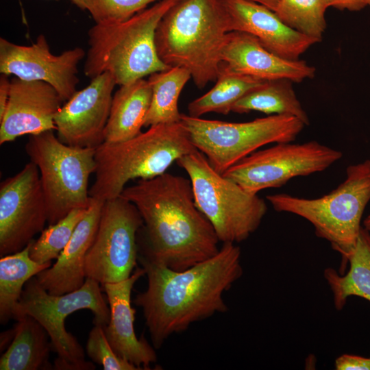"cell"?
<instances>
[{"instance_id":"cell-34","label":"cell","mask_w":370,"mask_h":370,"mask_svg":"<svg viewBox=\"0 0 370 370\" xmlns=\"http://www.w3.org/2000/svg\"><path fill=\"white\" fill-rule=\"evenodd\" d=\"M11 79L8 75L1 73L0 76V120L2 119L8 103Z\"/></svg>"},{"instance_id":"cell-16","label":"cell","mask_w":370,"mask_h":370,"mask_svg":"<svg viewBox=\"0 0 370 370\" xmlns=\"http://www.w3.org/2000/svg\"><path fill=\"white\" fill-rule=\"evenodd\" d=\"M64 102L47 82L13 77L6 110L0 120V145L24 135L56 130L54 118Z\"/></svg>"},{"instance_id":"cell-14","label":"cell","mask_w":370,"mask_h":370,"mask_svg":"<svg viewBox=\"0 0 370 370\" xmlns=\"http://www.w3.org/2000/svg\"><path fill=\"white\" fill-rule=\"evenodd\" d=\"M86 54L82 47H76L54 55L43 34L30 45H17L1 37L0 73L47 82L65 102L77 91L78 64Z\"/></svg>"},{"instance_id":"cell-33","label":"cell","mask_w":370,"mask_h":370,"mask_svg":"<svg viewBox=\"0 0 370 370\" xmlns=\"http://www.w3.org/2000/svg\"><path fill=\"white\" fill-rule=\"evenodd\" d=\"M328 7L349 11H360L367 5L366 0H325Z\"/></svg>"},{"instance_id":"cell-4","label":"cell","mask_w":370,"mask_h":370,"mask_svg":"<svg viewBox=\"0 0 370 370\" xmlns=\"http://www.w3.org/2000/svg\"><path fill=\"white\" fill-rule=\"evenodd\" d=\"M195 150L181 121L151 125L125 141L103 143L96 148L95 179L90 197L101 201L116 198L130 180L159 176Z\"/></svg>"},{"instance_id":"cell-30","label":"cell","mask_w":370,"mask_h":370,"mask_svg":"<svg viewBox=\"0 0 370 370\" xmlns=\"http://www.w3.org/2000/svg\"><path fill=\"white\" fill-rule=\"evenodd\" d=\"M160 0H71L82 10L89 12L95 24L119 23L128 20Z\"/></svg>"},{"instance_id":"cell-11","label":"cell","mask_w":370,"mask_h":370,"mask_svg":"<svg viewBox=\"0 0 370 370\" xmlns=\"http://www.w3.org/2000/svg\"><path fill=\"white\" fill-rule=\"evenodd\" d=\"M342 153L317 141L276 145L256 151L227 169L223 175L245 191L258 194L278 188L298 176L321 172L340 160Z\"/></svg>"},{"instance_id":"cell-15","label":"cell","mask_w":370,"mask_h":370,"mask_svg":"<svg viewBox=\"0 0 370 370\" xmlns=\"http://www.w3.org/2000/svg\"><path fill=\"white\" fill-rule=\"evenodd\" d=\"M116 85L111 74L106 72L65 101L54 118L59 140L73 147L97 148L101 145Z\"/></svg>"},{"instance_id":"cell-32","label":"cell","mask_w":370,"mask_h":370,"mask_svg":"<svg viewBox=\"0 0 370 370\" xmlns=\"http://www.w3.org/2000/svg\"><path fill=\"white\" fill-rule=\"evenodd\" d=\"M336 370H370V356L343 354L334 362Z\"/></svg>"},{"instance_id":"cell-21","label":"cell","mask_w":370,"mask_h":370,"mask_svg":"<svg viewBox=\"0 0 370 370\" xmlns=\"http://www.w3.org/2000/svg\"><path fill=\"white\" fill-rule=\"evenodd\" d=\"M151 97L150 84L144 78L121 86L113 95L103 143H119L139 134L145 125Z\"/></svg>"},{"instance_id":"cell-29","label":"cell","mask_w":370,"mask_h":370,"mask_svg":"<svg viewBox=\"0 0 370 370\" xmlns=\"http://www.w3.org/2000/svg\"><path fill=\"white\" fill-rule=\"evenodd\" d=\"M87 208L74 209L57 223L44 229L36 240L29 243V256L38 262L56 259L65 248Z\"/></svg>"},{"instance_id":"cell-2","label":"cell","mask_w":370,"mask_h":370,"mask_svg":"<svg viewBox=\"0 0 370 370\" xmlns=\"http://www.w3.org/2000/svg\"><path fill=\"white\" fill-rule=\"evenodd\" d=\"M143 220L138 255L175 271L187 269L215 256L220 242L197 207L190 179L164 173L125 187Z\"/></svg>"},{"instance_id":"cell-22","label":"cell","mask_w":370,"mask_h":370,"mask_svg":"<svg viewBox=\"0 0 370 370\" xmlns=\"http://www.w3.org/2000/svg\"><path fill=\"white\" fill-rule=\"evenodd\" d=\"M14 336L0 358L1 370L53 369L49 336L34 317L23 315L16 320Z\"/></svg>"},{"instance_id":"cell-8","label":"cell","mask_w":370,"mask_h":370,"mask_svg":"<svg viewBox=\"0 0 370 370\" xmlns=\"http://www.w3.org/2000/svg\"><path fill=\"white\" fill-rule=\"evenodd\" d=\"M188 174L198 209L212 224L220 242L245 241L260 226L265 201L218 173L199 150L176 161Z\"/></svg>"},{"instance_id":"cell-9","label":"cell","mask_w":370,"mask_h":370,"mask_svg":"<svg viewBox=\"0 0 370 370\" xmlns=\"http://www.w3.org/2000/svg\"><path fill=\"white\" fill-rule=\"evenodd\" d=\"M53 131L29 135L25 147L39 170L49 225L74 209L90 206L88 181L96 168V148L64 144Z\"/></svg>"},{"instance_id":"cell-1","label":"cell","mask_w":370,"mask_h":370,"mask_svg":"<svg viewBox=\"0 0 370 370\" xmlns=\"http://www.w3.org/2000/svg\"><path fill=\"white\" fill-rule=\"evenodd\" d=\"M138 262L145 271L148 284L133 303L143 309L155 349L192 323L227 312L223 294L243 273L241 248L228 243H223L213 257L183 271L171 269L140 255Z\"/></svg>"},{"instance_id":"cell-36","label":"cell","mask_w":370,"mask_h":370,"mask_svg":"<svg viewBox=\"0 0 370 370\" xmlns=\"http://www.w3.org/2000/svg\"><path fill=\"white\" fill-rule=\"evenodd\" d=\"M250 1L262 4L274 12L277 8V5L280 0H250Z\"/></svg>"},{"instance_id":"cell-26","label":"cell","mask_w":370,"mask_h":370,"mask_svg":"<svg viewBox=\"0 0 370 370\" xmlns=\"http://www.w3.org/2000/svg\"><path fill=\"white\" fill-rule=\"evenodd\" d=\"M29 243L16 253L1 257L0 323L2 325L12 319L14 308L26 282L51 266V262L41 264L30 258Z\"/></svg>"},{"instance_id":"cell-35","label":"cell","mask_w":370,"mask_h":370,"mask_svg":"<svg viewBox=\"0 0 370 370\" xmlns=\"http://www.w3.org/2000/svg\"><path fill=\"white\" fill-rule=\"evenodd\" d=\"M14 336V328L7 330L1 334L0 338V348L1 351L3 350L8 345L12 343Z\"/></svg>"},{"instance_id":"cell-23","label":"cell","mask_w":370,"mask_h":370,"mask_svg":"<svg viewBox=\"0 0 370 370\" xmlns=\"http://www.w3.org/2000/svg\"><path fill=\"white\" fill-rule=\"evenodd\" d=\"M345 273L333 268L323 271V277L332 294L334 308L342 310L349 297L356 296L370 302V231L362 227L350 254Z\"/></svg>"},{"instance_id":"cell-19","label":"cell","mask_w":370,"mask_h":370,"mask_svg":"<svg viewBox=\"0 0 370 370\" xmlns=\"http://www.w3.org/2000/svg\"><path fill=\"white\" fill-rule=\"evenodd\" d=\"M222 61L233 71L263 80L288 79L299 83L313 78L316 69L301 60L281 58L266 49L249 34H228Z\"/></svg>"},{"instance_id":"cell-3","label":"cell","mask_w":370,"mask_h":370,"mask_svg":"<svg viewBox=\"0 0 370 370\" xmlns=\"http://www.w3.org/2000/svg\"><path fill=\"white\" fill-rule=\"evenodd\" d=\"M230 32L221 0H177L156 28L157 53L167 66L188 71L195 86L204 88L217 78Z\"/></svg>"},{"instance_id":"cell-13","label":"cell","mask_w":370,"mask_h":370,"mask_svg":"<svg viewBox=\"0 0 370 370\" xmlns=\"http://www.w3.org/2000/svg\"><path fill=\"white\" fill-rule=\"evenodd\" d=\"M46 222L39 170L30 161L0 184V256L24 249L44 230Z\"/></svg>"},{"instance_id":"cell-24","label":"cell","mask_w":370,"mask_h":370,"mask_svg":"<svg viewBox=\"0 0 370 370\" xmlns=\"http://www.w3.org/2000/svg\"><path fill=\"white\" fill-rule=\"evenodd\" d=\"M293 83L288 79L267 80L237 101L232 112L243 114L258 111L271 115L292 116L308 125V116L297 97Z\"/></svg>"},{"instance_id":"cell-6","label":"cell","mask_w":370,"mask_h":370,"mask_svg":"<svg viewBox=\"0 0 370 370\" xmlns=\"http://www.w3.org/2000/svg\"><path fill=\"white\" fill-rule=\"evenodd\" d=\"M346 174L336 188L318 198L285 193L267 196L275 210L305 219L313 225L317 236L330 243L341 255L340 273L347 267L362 228L363 212L370 201V160L349 166Z\"/></svg>"},{"instance_id":"cell-7","label":"cell","mask_w":370,"mask_h":370,"mask_svg":"<svg viewBox=\"0 0 370 370\" xmlns=\"http://www.w3.org/2000/svg\"><path fill=\"white\" fill-rule=\"evenodd\" d=\"M100 283L86 278L79 289L60 295L49 294L36 276L24 286L21 298L14 308L12 319L29 315L47 332L52 351L57 354L53 369L93 370L94 364L85 360V353L76 337L66 331L64 321L71 314L88 309L94 314V324L106 325L110 319Z\"/></svg>"},{"instance_id":"cell-20","label":"cell","mask_w":370,"mask_h":370,"mask_svg":"<svg viewBox=\"0 0 370 370\" xmlns=\"http://www.w3.org/2000/svg\"><path fill=\"white\" fill-rule=\"evenodd\" d=\"M103 202L92 199L56 263L36 275L40 284L49 294L63 295L76 291L84 284L86 279V256L98 230Z\"/></svg>"},{"instance_id":"cell-27","label":"cell","mask_w":370,"mask_h":370,"mask_svg":"<svg viewBox=\"0 0 370 370\" xmlns=\"http://www.w3.org/2000/svg\"><path fill=\"white\" fill-rule=\"evenodd\" d=\"M191 79L185 69L173 66L151 74L147 79L152 91L151 102L144 127L180 122L178 109L181 92Z\"/></svg>"},{"instance_id":"cell-25","label":"cell","mask_w":370,"mask_h":370,"mask_svg":"<svg viewBox=\"0 0 370 370\" xmlns=\"http://www.w3.org/2000/svg\"><path fill=\"white\" fill-rule=\"evenodd\" d=\"M266 81L236 72L223 62L214 86L188 103V115L201 117L210 112L228 114L237 101Z\"/></svg>"},{"instance_id":"cell-28","label":"cell","mask_w":370,"mask_h":370,"mask_svg":"<svg viewBox=\"0 0 370 370\" xmlns=\"http://www.w3.org/2000/svg\"><path fill=\"white\" fill-rule=\"evenodd\" d=\"M328 8L325 0H280L274 12L289 27L321 41Z\"/></svg>"},{"instance_id":"cell-10","label":"cell","mask_w":370,"mask_h":370,"mask_svg":"<svg viewBox=\"0 0 370 370\" xmlns=\"http://www.w3.org/2000/svg\"><path fill=\"white\" fill-rule=\"evenodd\" d=\"M180 121L194 146L221 174L261 147L293 142L306 125L296 117L280 114L231 123L182 114Z\"/></svg>"},{"instance_id":"cell-38","label":"cell","mask_w":370,"mask_h":370,"mask_svg":"<svg viewBox=\"0 0 370 370\" xmlns=\"http://www.w3.org/2000/svg\"><path fill=\"white\" fill-rule=\"evenodd\" d=\"M367 5L370 7V0H366Z\"/></svg>"},{"instance_id":"cell-12","label":"cell","mask_w":370,"mask_h":370,"mask_svg":"<svg viewBox=\"0 0 370 370\" xmlns=\"http://www.w3.org/2000/svg\"><path fill=\"white\" fill-rule=\"evenodd\" d=\"M143 220L136 207L119 196L106 200L85 260L86 278L101 285L125 280L138 262V233Z\"/></svg>"},{"instance_id":"cell-5","label":"cell","mask_w":370,"mask_h":370,"mask_svg":"<svg viewBox=\"0 0 370 370\" xmlns=\"http://www.w3.org/2000/svg\"><path fill=\"white\" fill-rule=\"evenodd\" d=\"M176 1L160 0L125 21L90 28L84 75L92 79L108 72L121 86L170 68L158 55L155 34Z\"/></svg>"},{"instance_id":"cell-31","label":"cell","mask_w":370,"mask_h":370,"mask_svg":"<svg viewBox=\"0 0 370 370\" xmlns=\"http://www.w3.org/2000/svg\"><path fill=\"white\" fill-rule=\"evenodd\" d=\"M104 326L94 324L91 329L86 346L88 357L104 370H140L115 353L106 338Z\"/></svg>"},{"instance_id":"cell-37","label":"cell","mask_w":370,"mask_h":370,"mask_svg":"<svg viewBox=\"0 0 370 370\" xmlns=\"http://www.w3.org/2000/svg\"><path fill=\"white\" fill-rule=\"evenodd\" d=\"M363 227L370 231V214L363 221Z\"/></svg>"},{"instance_id":"cell-18","label":"cell","mask_w":370,"mask_h":370,"mask_svg":"<svg viewBox=\"0 0 370 370\" xmlns=\"http://www.w3.org/2000/svg\"><path fill=\"white\" fill-rule=\"evenodd\" d=\"M145 274L143 267L136 268L127 279L101 285L110 308V319L104 326L107 340L115 353L140 370L150 369L157 361L153 347L134 330L136 310L132 306L131 295L136 282Z\"/></svg>"},{"instance_id":"cell-17","label":"cell","mask_w":370,"mask_h":370,"mask_svg":"<svg viewBox=\"0 0 370 370\" xmlns=\"http://www.w3.org/2000/svg\"><path fill=\"white\" fill-rule=\"evenodd\" d=\"M228 13L232 32L256 37L274 54L297 60L310 47L321 42L285 25L267 7L250 0H221Z\"/></svg>"}]
</instances>
